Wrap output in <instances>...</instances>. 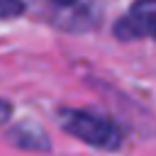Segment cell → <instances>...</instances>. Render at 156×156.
Returning <instances> with one entry per match:
<instances>
[{
    "instance_id": "1",
    "label": "cell",
    "mask_w": 156,
    "mask_h": 156,
    "mask_svg": "<svg viewBox=\"0 0 156 156\" xmlns=\"http://www.w3.org/2000/svg\"><path fill=\"white\" fill-rule=\"evenodd\" d=\"M56 119L61 124L63 132H68L71 136L98 146V149H119L122 144V129L98 115V112H88V110H73V107H61L56 112Z\"/></svg>"
},
{
    "instance_id": "2",
    "label": "cell",
    "mask_w": 156,
    "mask_h": 156,
    "mask_svg": "<svg viewBox=\"0 0 156 156\" xmlns=\"http://www.w3.org/2000/svg\"><path fill=\"white\" fill-rule=\"evenodd\" d=\"M51 27L61 32H90L102 20V0H32Z\"/></svg>"
},
{
    "instance_id": "3",
    "label": "cell",
    "mask_w": 156,
    "mask_h": 156,
    "mask_svg": "<svg viewBox=\"0 0 156 156\" xmlns=\"http://www.w3.org/2000/svg\"><path fill=\"white\" fill-rule=\"evenodd\" d=\"M115 37L122 41L156 39V0H136L115 22Z\"/></svg>"
},
{
    "instance_id": "4",
    "label": "cell",
    "mask_w": 156,
    "mask_h": 156,
    "mask_svg": "<svg viewBox=\"0 0 156 156\" xmlns=\"http://www.w3.org/2000/svg\"><path fill=\"white\" fill-rule=\"evenodd\" d=\"M10 141L12 144H17V146H22V149H34V151H46L49 149V136L39 129V127H34V124H29V122H24V124H17L10 134Z\"/></svg>"
},
{
    "instance_id": "5",
    "label": "cell",
    "mask_w": 156,
    "mask_h": 156,
    "mask_svg": "<svg viewBox=\"0 0 156 156\" xmlns=\"http://www.w3.org/2000/svg\"><path fill=\"white\" fill-rule=\"evenodd\" d=\"M24 12L22 0H0V20H12Z\"/></svg>"
},
{
    "instance_id": "6",
    "label": "cell",
    "mask_w": 156,
    "mask_h": 156,
    "mask_svg": "<svg viewBox=\"0 0 156 156\" xmlns=\"http://www.w3.org/2000/svg\"><path fill=\"white\" fill-rule=\"evenodd\" d=\"M10 115H12V105H10L7 100H0V124H2V122H7V119H10Z\"/></svg>"
}]
</instances>
